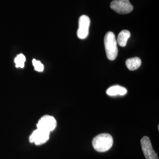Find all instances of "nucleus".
I'll list each match as a JSON object with an SVG mask.
<instances>
[{
	"mask_svg": "<svg viewBox=\"0 0 159 159\" xmlns=\"http://www.w3.org/2000/svg\"><path fill=\"white\" fill-rule=\"evenodd\" d=\"M90 25V20L87 16L83 15L80 17L77 30V36L80 39H85L87 37L89 34Z\"/></svg>",
	"mask_w": 159,
	"mask_h": 159,
	"instance_id": "423d86ee",
	"label": "nucleus"
},
{
	"mask_svg": "<svg viewBox=\"0 0 159 159\" xmlns=\"http://www.w3.org/2000/svg\"><path fill=\"white\" fill-rule=\"evenodd\" d=\"M127 93V89L120 85H113L108 88L106 91V93L110 96H124Z\"/></svg>",
	"mask_w": 159,
	"mask_h": 159,
	"instance_id": "6e6552de",
	"label": "nucleus"
},
{
	"mask_svg": "<svg viewBox=\"0 0 159 159\" xmlns=\"http://www.w3.org/2000/svg\"><path fill=\"white\" fill-rule=\"evenodd\" d=\"M50 137V132L39 129L34 130L29 137L30 142L34 143L35 145L40 146L46 143Z\"/></svg>",
	"mask_w": 159,
	"mask_h": 159,
	"instance_id": "39448f33",
	"label": "nucleus"
},
{
	"mask_svg": "<svg viewBox=\"0 0 159 159\" xmlns=\"http://www.w3.org/2000/svg\"><path fill=\"white\" fill-rule=\"evenodd\" d=\"M104 46L108 60H114L118 55V48L116 36L113 32L110 31L105 35Z\"/></svg>",
	"mask_w": 159,
	"mask_h": 159,
	"instance_id": "f03ea898",
	"label": "nucleus"
},
{
	"mask_svg": "<svg viewBox=\"0 0 159 159\" xmlns=\"http://www.w3.org/2000/svg\"><path fill=\"white\" fill-rule=\"evenodd\" d=\"M110 7L114 11L121 14H128L133 10L129 0H113L110 4Z\"/></svg>",
	"mask_w": 159,
	"mask_h": 159,
	"instance_id": "7ed1b4c3",
	"label": "nucleus"
},
{
	"mask_svg": "<svg viewBox=\"0 0 159 159\" xmlns=\"http://www.w3.org/2000/svg\"><path fill=\"white\" fill-rule=\"evenodd\" d=\"M125 64L129 70L134 71L140 67L142 61L139 57H133L127 59L125 61Z\"/></svg>",
	"mask_w": 159,
	"mask_h": 159,
	"instance_id": "1a4fd4ad",
	"label": "nucleus"
},
{
	"mask_svg": "<svg viewBox=\"0 0 159 159\" xmlns=\"http://www.w3.org/2000/svg\"><path fill=\"white\" fill-rule=\"evenodd\" d=\"M94 148L98 152H105L113 144V138L108 133H102L95 137L92 142Z\"/></svg>",
	"mask_w": 159,
	"mask_h": 159,
	"instance_id": "f257e3e1",
	"label": "nucleus"
},
{
	"mask_svg": "<svg viewBox=\"0 0 159 159\" xmlns=\"http://www.w3.org/2000/svg\"><path fill=\"white\" fill-rule=\"evenodd\" d=\"M25 60H26L25 57L23 54H20L17 55V57H16L14 59V63L16 64V67L17 68H24Z\"/></svg>",
	"mask_w": 159,
	"mask_h": 159,
	"instance_id": "9b49d317",
	"label": "nucleus"
},
{
	"mask_svg": "<svg viewBox=\"0 0 159 159\" xmlns=\"http://www.w3.org/2000/svg\"><path fill=\"white\" fill-rule=\"evenodd\" d=\"M130 33L128 30H123L121 31L119 34L118 35L117 39V43L120 47H125L127 44V41L129 39L130 37Z\"/></svg>",
	"mask_w": 159,
	"mask_h": 159,
	"instance_id": "9d476101",
	"label": "nucleus"
},
{
	"mask_svg": "<svg viewBox=\"0 0 159 159\" xmlns=\"http://www.w3.org/2000/svg\"><path fill=\"white\" fill-rule=\"evenodd\" d=\"M140 143L143 152L146 159H159L158 156L154 150L150 140L148 137H143Z\"/></svg>",
	"mask_w": 159,
	"mask_h": 159,
	"instance_id": "0eeeda50",
	"label": "nucleus"
},
{
	"mask_svg": "<svg viewBox=\"0 0 159 159\" xmlns=\"http://www.w3.org/2000/svg\"><path fill=\"white\" fill-rule=\"evenodd\" d=\"M33 65L34 66V70L39 72H42L44 70V65L35 59L33 60Z\"/></svg>",
	"mask_w": 159,
	"mask_h": 159,
	"instance_id": "f8f14e48",
	"label": "nucleus"
},
{
	"mask_svg": "<svg viewBox=\"0 0 159 159\" xmlns=\"http://www.w3.org/2000/svg\"><path fill=\"white\" fill-rule=\"evenodd\" d=\"M57 126V121L53 116L45 115L43 116L37 124V129L48 132L54 130Z\"/></svg>",
	"mask_w": 159,
	"mask_h": 159,
	"instance_id": "20e7f679",
	"label": "nucleus"
}]
</instances>
